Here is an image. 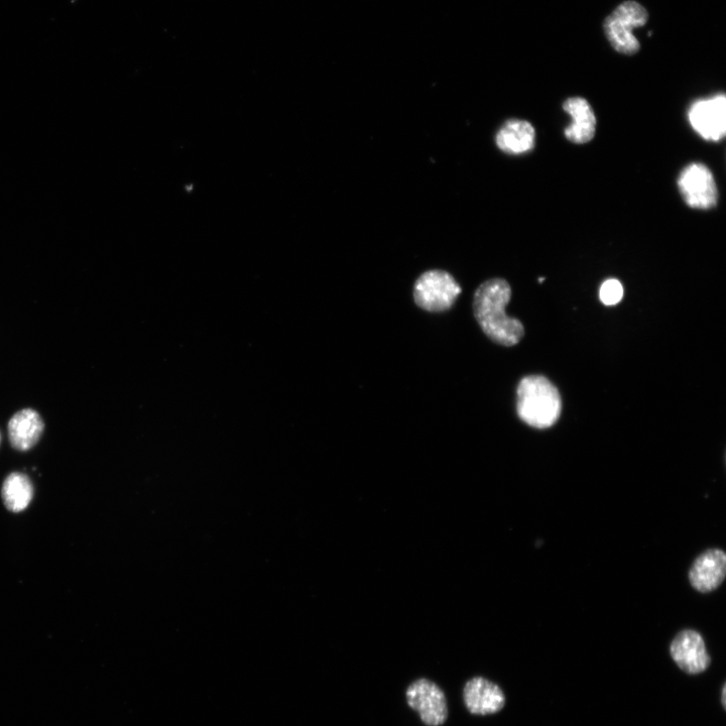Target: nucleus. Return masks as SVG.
I'll return each instance as SVG.
<instances>
[{"instance_id":"1","label":"nucleus","mask_w":726,"mask_h":726,"mask_svg":"<svg viewBox=\"0 0 726 726\" xmlns=\"http://www.w3.org/2000/svg\"><path fill=\"white\" fill-rule=\"evenodd\" d=\"M511 298L510 284L496 278L482 283L475 291L473 300L474 316L484 334L506 347L517 345L525 336L523 323L506 313Z\"/></svg>"},{"instance_id":"2","label":"nucleus","mask_w":726,"mask_h":726,"mask_svg":"<svg viewBox=\"0 0 726 726\" xmlns=\"http://www.w3.org/2000/svg\"><path fill=\"white\" fill-rule=\"evenodd\" d=\"M517 412L530 427L549 429L561 416V395L547 378L539 375L525 377L517 390Z\"/></svg>"},{"instance_id":"3","label":"nucleus","mask_w":726,"mask_h":726,"mask_svg":"<svg viewBox=\"0 0 726 726\" xmlns=\"http://www.w3.org/2000/svg\"><path fill=\"white\" fill-rule=\"evenodd\" d=\"M647 21L648 13L641 5L636 2H627L605 21V36L619 53L635 55L640 51L641 46L633 35V31L644 27Z\"/></svg>"},{"instance_id":"4","label":"nucleus","mask_w":726,"mask_h":726,"mask_svg":"<svg viewBox=\"0 0 726 726\" xmlns=\"http://www.w3.org/2000/svg\"><path fill=\"white\" fill-rule=\"evenodd\" d=\"M461 294V287L449 273L431 270L422 274L414 285L416 304L428 312L449 310Z\"/></svg>"},{"instance_id":"5","label":"nucleus","mask_w":726,"mask_h":726,"mask_svg":"<svg viewBox=\"0 0 726 726\" xmlns=\"http://www.w3.org/2000/svg\"><path fill=\"white\" fill-rule=\"evenodd\" d=\"M685 204L697 210H710L718 204V189L710 169L702 163L685 167L677 180Z\"/></svg>"},{"instance_id":"6","label":"nucleus","mask_w":726,"mask_h":726,"mask_svg":"<svg viewBox=\"0 0 726 726\" xmlns=\"http://www.w3.org/2000/svg\"><path fill=\"white\" fill-rule=\"evenodd\" d=\"M688 119L692 129L705 141L717 143L726 135V98L718 94L694 102Z\"/></svg>"},{"instance_id":"7","label":"nucleus","mask_w":726,"mask_h":726,"mask_svg":"<svg viewBox=\"0 0 726 726\" xmlns=\"http://www.w3.org/2000/svg\"><path fill=\"white\" fill-rule=\"evenodd\" d=\"M409 706L419 713L427 726L443 725L448 718L447 700L442 689L434 682L421 678L413 682L406 692Z\"/></svg>"},{"instance_id":"8","label":"nucleus","mask_w":726,"mask_h":726,"mask_svg":"<svg viewBox=\"0 0 726 726\" xmlns=\"http://www.w3.org/2000/svg\"><path fill=\"white\" fill-rule=\"evenodd\" d=\"M670 654L676 665L688 675L701 674L711 665L704 639L694 630L678 633L671 643Z\"/></svg>"},{"instance_id":"9","label":"nucleus","mask_w":726,"mask_h":726,"mask_svg":"<svg viewBox=\"0 0 726 726\" xmlns=\"http://www.w3.org/2000/svg\"><path fill=\"white\" fill-rule=\"evenodd\" d=\"M463 700L468 711L475 715L496 714L507 702L502 688L483 677H474L465 684Z\"/></svg>"},{"instance_id":"10","label":"nucleus","mask_w":726,"mask_h":726,"mask_svg":"<svg viewBox=\"0 0 726 726\" xmlns=\"http://www.w3.org/2000/svg\"><path fill=\"white\" fill-rule=\"evenodd\" d=\"M726 575V555L717 548L699 555L689 570V582L700 593L717 589Z\"/></svg>"},{"instance_id":"11","label":"nucleus","mask_w":726,"mask_h":726,"mask_svg":"<svg viewBox=\"0 0 726 726\" xmlns=\"http://www.w3.org/2000/svg\"><path fill=\"white\" fill-rule=\"evenodd\" d=\"M562 107L572 118V123L564 130L565 138L575 145L591 142L596 134L597 120L590 103L576 96L566 99Z\"/></svg>"},{"instance_id":"12","label":"nucleus","mask_w":726,"mask_h":726,"mask_svg":"<svg viewBox=\"0 0 726 726\" xmlns=\"http://www.w3.org/2000/svg\"><path fill=\"white\" fill-rule=\"evenodd\" d=\"M496 144L507 155L528 154L535 148L536 130L527 120L509 119L497 133Z\"/></svg>"},{"instance_id":"13","label":"nucleus","mask_w":726,"mask_h":726,"mask_svg":"<svg viewBox=\"0 0 726 726\" xmlns=\"http://www.w3.org/2000/svg\"><path fill=\"white\" fill-rule=\"evenodd\" d=\"M45 422L33 409L16 413L9 422V436L12 446L19 451L32 449L41 439Z\"/></svg>"},{"instance_id":"14","label":"nucleus","mask_w":726,"mask_h":726,"mask_svg":"<svg viewBox=\"0 0 726 726\" xmlns=\"http://www.w3.org/2000/svg\"><path fill=\"white\" fill-rule=\"evenodd\" d=\"M3 499L8 510L23 512L33 499V487L27 475L15 472L4 482Z\"/></svg>"},{"instance_id":"15","label":"nucleus","mask_w":726,"mask_h":726,"mask_svg":"<svg viewBox=\"0 0 726 726\" xmlns=\"http://www.w3.org/2000/svg\"><path fill=\"white\" fill-rule=\"evenodd\" d=\"M623 297L624 287L619 280H607L600 287L599 298L604 305L615 306L623 300Z\"/></svg>"},{"instance_id":"16","label":"nucleus","mask_w":726,"mask_h":726,"mask_svg":"<svg viewBox=\"0 0 726 726\" xmlns=\"http://www.w3.org/2000/svg\"><path fill=\"white\" fill-rule=\"evenodd\" d=\"M725 697H726V685L724 683V685L722 687V692H721V704H722V706H723L724 709L726 708V699H725Z\"/></svg>"}]
</instances>
